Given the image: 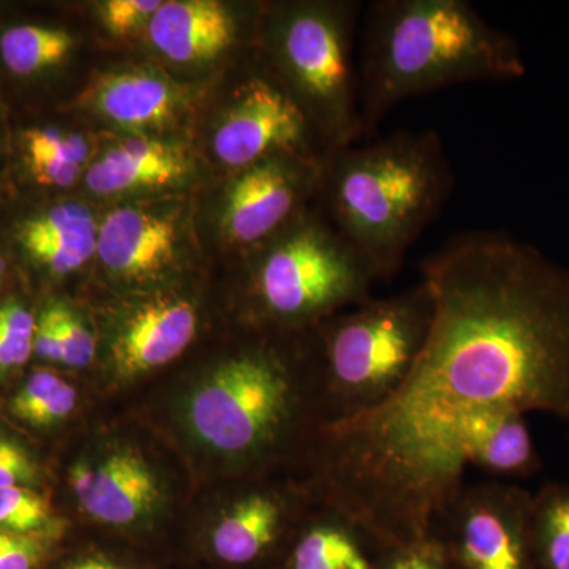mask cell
Listing matches in <instances>:
<instances>
[{
    "mask_svg": "<svg viewBox=\"0 0 569 569\" xmlns=\"http://www.w3.org/2000/svg\"><path fill=\"white\" fill-rule=\"evenodd\" d=\"M78 406L80 395L74 383L59 369L47 366L33 367L7 400L10 417L33 432H50L66 425Z\"/></svg>",
    "mask_w": 569,
    "mask_h": 569,
    "instance_id": "23",
    "label": "cell"
},
{
    "mask_svg": "<svg viewBox=\"0 0 569 569\" xmlns=\"http://www.w3.org/2000/svg\"><path fill=\"white\" fill-rule=\"evenodd\" d=\"M103 134L71 112L11 130V160L24 181L52 197L80 193Z\"/></svg>",
    "mask_w": 569,
    "mask_h": 569,
    "instance_id": "19",
    "label": "cell"
},
{
    "mask_svg": "<svg viewBox=\"0 0 569 569\" xmlns=\"http://www.w3.org/2000/svg\"><path fill=\"white\" fill-rule=\"evenodd\" d=\"M80 33L61 22L14 20L0 26V71L29 88L51 82L80 54Z\"/></svg>",
    "mask_w": 569,
    "mask_h": 569,
    "instance_id": "21",
    "label": "cell"
},
{
    "mask_svg": "<svg viewBox=\"0 0 569 569\" xmlns=\"http://www.w3.org/2000/svg\"><path fill=\"white\" fill-rule=\"evenodd\" d=\"M168 556L102 533L67 535L47 569H163Z\"/></svg>",
    "mask_w": 569,
    "mask_h": 569,
    "instance_id": "24",
    "label": "cell"
},
{
    "mask_svg": "<svg viewBox=\"0 0 569 569\" xmlns=\"http://www.w3.org/2000/svg\"><path fill=\"white\" fill-rule=\"evenodd\" d=\"M325 157L279 153L216 176L203 203L197 200L201 244L206 238L236 261L274 238L318 203Z\"/></svg>",
    "mask_w": 569,
    "mask_h": 569,
    "instance_id": "12",
    "label": "cell"
},
{
    "mask_svg": "<svg viewBox=\"0 0 569 569\" xmlns=\"http://www.w3.org/2000/svg\"><path fill=\"white\" fill-rule=\"evenodd\" d=\"M530 529L538 569H569V482L531 493Z\"/></svg>",
    "mask_w": 569,
    "mask_h": 569,
    "instance_id": "25",
    "label": "cell"
},
{
    "mask_svg": "<svg viewBox=\"0 0 569 569\" xmlns=\"http://www.w3.org/2000/svg\"><path fill=\"white\" fill-rule=\"evenodd\" d=\"M37 309L24 296L0 299V385L21 372L33 358Z\"/></svg>",
    "mask_w": 569,
    "mask_h": 569,
    "instance_id": "28",
    "label": "cell"
},
{
    "mask_svg": "<svg viewBox=\"0 0 569 569\" xmlns=\"http://www.w3.org/2000/svg\"><path fill=\"white\" fill-rule=\"evenodd\" d=\"M163 569H216L208 567V565L200 563V561H193L189 559H181V557H168L164 561Z\"/></svg>",
    "mask_w": 569,
    "mask_h": 569,
    "instance_id": "35",
    "label": "cell"
},
{
    "mask_svg": "<svg viewBox=\"0 0 569 569\" xmlns=\"http://www.w3.org/2000/svg\"><path fill=\"white\" fill-rule=\"evenodd\" d=\"M100 213L80 193L48 198L18 213L3 239L33 280L61 284L92 271Z\"/></svg>",
    "mask_w": 569,
    "mask_h": 569,
    "instance_id": "18",
    "label": "cell"
},
{
    "mask_svg": "<svg viewBox=\"0 0 569 569\" xmlns=\"http://www.w3.org/2000/svg\"><path fill=\"white\" fill-rule=\"evenodd\" d=\"M356 0L263 2L257 51L282 82L329 152L353 146L359 123L351 47Z\"/></svg>",
    "mask_w": 569,
    "mask_h": 569,
    "instance_id": "6",
    "label": "cell"
},
{
    "mask_svg": "<svg viewBox=\"0 0 569 569\" xmlns=\"http://www.w3.org/2000/svg\"><path fill=\"white\" fill-rule=\"evenodd\" d=\"M455 174L433 130H399L323 159L318 206L339 233L392 279L427 224L443 209Z\"/></svg>",
    "mask_w": 569,
    "mask_h": 569,
    "instance_id": "4",
    "label": "cell"
},
{
    "mask_svg": "<svg viewBox=\"0 0 569 569\" xmlns=\"http://www.w3.org/2000/svg\"><path fill=\"white\" fill-rule=\"evenodd\" d=\"M208 171L193 138L104 137L81 197L99 208L146 198L194 194Z\"/></svg>",
    "mask_w": 569,
    "mask_h": 569,
    "instance_id": "17",
    "label": "cell"
},
{
    "mask_svg": "<svg viewBox=\"0 0 569 569\" xmlns=\"http://www.w3.org/2000/svg\"><path fill=\"white\" fill-rule=\"evenodd\" d=\"M313 500L306 473L231 479L212 518L171 556L216 569H274Z\"/></svg>",
    "mask_w": 569,
    "mask_h": 569,
    "instance_id": "11",
    "label": "cell"
},
{
    "mask_svg": "<svg viewBox=\"0 0 569 569\" xmlns=\"http://www.w3.org/2000/svg\"><path fill=\"white\" fill-rule=\"evenodd\" d=\"M263 2L163 0L140 40L146 61L176 80L206 86L253 54Z\"/></svg>",
    "mask_w": 569,
    "mask_h": 569,
    "instance_id": "13",
    "label": "cell"
},
{
    "mask_svg": "<svg viewBox=\"0 0 569 569\" xmlns=\"http://www.w3.org/2000/svg\"><path fill=\"white\" fill-rule=\"evenodd\" d=\"M66 481L96 533L170 556L163 531L174 505L173 479L132 433L107 430L91 437L70 460Z\"/></svg>",
    "mask_w": 569,
    "mask_h": 569,
    "instance_id": "8",
    "label": "cell"
},
{
    "mask_svg": "<svg viewBox=\"0 0 569 569\" xmlns=\"http://www.w3.org/2000/svg\"><path fill=\"white\" fill-rule=\"evenodd\" d=\"M163 0H103L93 7V18L111 40H141Z\"/></svg>",
    "mask_w": 569,
    "mask_h": 569,
    "instance_id": "29",
    "label": "cell"
},
{
    "mask_svg": "<svg viewBox=\"0 0 569 569\" xmlns=\"http://www.w3.org/2000/svg\"><path fill=\"white\" fill-rule=\"evenodd\" d=\"M459 456L492 477L529 478L541 468L526 415L515 408L489 411L471 421L459 438Z\"/></svg>",
    "mask_w": 569,
    "mask_h": 569,
    "instance_id": "22",
    "label": "cell"
},
{
    "mask_svg": "<svg viewBox=\"0 0 569 569\" xmlns=\"http://www.w3.org/2000/svg\"><path fill=\"white\" fill-rule=\"evenodd\" d=\"M234 326L216 358L194 370L174 397L176 430L224 481L306 473L326 429L313 329Z\"/></svg>",
    "mask_w": 569,
    "mask_h": 569,
    "instance_id": "2",
    "label": "cell"
},
{
    "mask_svg": "<svg viewBox=\"0 0 569 569\" xmlns=\"http://www.w3.org/2000/svg\"><path fill=\"white\" fill-rule=\"evenodd\" d=\"M389 549L361 519L316 493L274 569H381Z\"/></svg>",
    "mask_w": 569,
    "mask_h": 569,
    "instance_id": "20",
    "label": "cell"
},
{
    "mask_svg": "<svg viewBox=\"0 0 569 569\" xmlns=\"http://www.w3.org/2000/svg\"><path fill=\"white\" fill-rule=\"evenodd\" d=\"M198 152L216 176L279 153L325 157L329 151L290 92L258 51L217 81Z\"/></svg>",
    "mask_w": 569,
    "mask_h": 569,
    "instance_id": "9",
    "label": "cell"
},
{
    "mask_svg": "<svg viewBox=\"0 0 569 569\" xmlns=\"http://www.w3.org/2000/svg\"><path fill=\"white\" fill-rule=\"evenodd\" d=\"M234 323L310 331L369 301L378 276L318 203L234 261Z\"/></svg>",
    "mask_w": 569,
    "mask_h": 569,
    "instance_id": "5",
    "label": "cell"
},
{
    "mask_svg": "<svg viewBox=\"0 0 569 569\" xmlns=\"http://www.w3.org/2000/svg\"><path fill=\"white\" fill-rule=\"evenodd\" d=\"M433 305L425 283L336 313L313 328L320 353L326 427L385 406L425 350Z\"/></svg>",
    "mask_w": 569,
    "mask_h": 569,
    "instance_id": "7",
    "label": "cell"
},
{
    "mask_svg": "<svg viewBox=\"0 0 569 569\" xmlns=\"http://www.w3.org/2000/svg\"><path fill=\"white\" fill-rule=\"evenodd\" d=\"M97 362L112 387H129L159 372L193 346L204 312L189 283L152 293L116 296L96 318Z\"/></svg>",
    "mask_w": 569,
    "mask_h": 569,
    "instance_id": "14",
    "label": "cell"
},
{
    "mask_svg": "<svg viewBox=\"0 0 569 569\" xmlns=\"http://www.w3.org/2000/svg\"><path fill=\"white\" fill-rule=\"evenodd\" d=\"M62 541L0 530V569H47Z\"/></svg>",
    "mask_w": 569,
    "mask_h": 569,
    "instance_id": "31",
    "label": "cell"
},
{
    "mask_svg": "<svg viewBox=\"0 0 569 569\" xmlns=\"http://www.w3.org/2000/svg\"><path fill=\"white\" fill-rule=\"evenodd\" d=\"M43 305L54 321L61 350V369L84 370L96 365L99 336L93 318L66 298H50Z\"/></svg>",
    "mask_w": 569,
    "mask_h": 569,
    "instance_id": "27",
    "label": "cell"
},
{
    "mask_svg": "<svg viewBox=\"0 0 569 569\" xmlns=\"http://www.w3.org/2000/svg\"><path fill=\"white\" fill-rule=\"evenodd\" d=\"M206 99V86L176 80L148 61L127 62L93 71L71 112L104 137L192 138Z\"/></svg>",
    "mask_w": 569,
    "mask_h": 569,
    "instance_id": "15",
    "label": "cell"
},
{
    "mask_svg": "<svg viewBox=\"0 0 569 569\" xmlns=\"http://www.w3.org/2000/svg\"><path fill=\"white\" fill-rule=\"evenodd\" d=\"M518 41L467 0H376L358 73L362 137L411 97L471 81L526 74Z\"/></svg>",
    "mask_w": 569,
    "mask_h": 569,
    "instance_id": "3",
    "label": "cell"
},
{
    "mask_svg": "<svg viewBox=\"0 0 569 569\" xmlns=\"http://www.w3.org/2000/svg\"><path fill=\"white\" fill-rule=\"evenodd\" d=\"M425 350L372 413L326 427L307 477L389 548L436 533L459 496V438L500 408L569 421V268L498 231L455 236L421 264Z\"/></svg>",
    "mask_w": 569,
    "mask_h": 569,
    "instance_id": "1",
    "label": "cell"
},
{
    "mask_svg": "<svg viewBox=\"0 0 569 569\" xmlns=\"http://www.w3.org/2000/svg\"><path fill=\"white\" fill-rule=\"evenodd\" d=\"M14 266L17 263H14L9 244L6 239L0 238V299L7 296Z\"/></svg>",
    "mask_w": 569,
    "mask_h": 569,
    "instance_id": "34",
    "label": "cell"
},
{
    "mask_svg": "<svg viewBox=\"0 0 569 569\" xmlns=\"http://www.w3.org/2000/svg\"><path fill=\"white\" fill-rule=\"evenodd\" d=\"M530 516L529 490L500 481L463 486L436 535L455 569H538Z\"/></svg>",
    "mask_w": 569,
    "mask_h": 569,
    "instance_id": "16",
    "label": "cell"
},
{
    "mask_svg": "<svg viewBox=\"0 0 569 569\" xmlns=\"http://www.w3.org/2000/svg\"><path fill=\"white\" fill-rule=\"evenodd\" d=\"M194 197L171 194L102 208L92 271L112 295L190 283L203 253Z\"/></svg>",
    "mask_w": 569,
    "mask_h": 569,
    "instance_id": "10",
    "label": "cell"
},
{
    "mask_svg": "<svg viewBox=\"0 0 569 569\" xmlns=\"http://www.w3.org/2000/svg\"><path fill=\"white\" fill-rule=\"evenodd\" d=\"M0 530L50 539L69 535L66 520L59 518L50 500L39 489H0Z\"/></svg>",
    "mask_w": 569,
    "mask_h": 569,
    "instance_id": "26",
    "label": "cell"
},
{
    "mask_svg": "<svg viewBox=\"0 0 569 569\" xmlns=\"http://www.w3.org/2000/svg\"><path fill=\"white\" fill-rule=\"evenodd\" d=\"M11 167H13V160H11V127L6 102L0 96V190L9 178Z\"/></svg>",
    "mask_w": 569,
    "mask_h": 569,
    "instance_id": "33",
    "label": "cell"
},
{
    "mask_svg": "<svg viewBox=\"0 0 569 569\" xmlns=\"http://www.w3.org/2000/svg\"><path fill=\"white\" fill-rule=\"evenodd\" d=\"M43 482V468L33 449L0 426V489H39Z\"/></svg>",
    "mask_w": 569,
    "mask_h": 569,
    "instance_id": "30",
    "label": "cell"
},
{
    "mask_svg": "<svg viewBox=\"0 0 569 569\" xmlns=\"http://www.w3.org/2000/svg\"><path fill=\"white\" fill-rule=\"evenodd\" d=\"M381 569H455L436 533L402 548L389 549Z\"/></svg>",
    "mask_w": 569,
    "mask_h": 569,
    "instance_id": "32",
    "label": "cell"
}]
</instances>
